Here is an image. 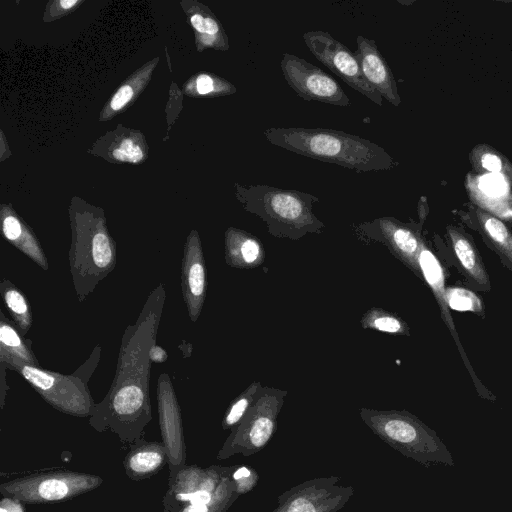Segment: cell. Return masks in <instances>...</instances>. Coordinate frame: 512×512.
<instances>
[{
    "instance_id": "cell-30",
    "label": "cell",
    "mask_w": 512,
    "mask_h": 512,
    "mask_svg": "<svg viewBox=\"0 0 512 512\" xmlns=\"http://www.w3.org/2000/svg\"><path fill=\"white\" fill-rule=\"evenodd\" d=\"M232 478L236 483L239 495L251 491L259 480L258 473L253 468L242 465H235Z\"/></svg>"
},
{
    "instance_id": "cell-21",
    "label": "cell",
    "mask_w": 512,
    "mask_h": 512,
    "mask_svg": "<svg viewBox=\"0 0 512 512\" xmlns=\"http://www.w3.org/2000/svg\"><path fill=\"white\" fill-rule=\"evenodd\" d=\"M224 257L228 266L236 269H254L266 257L263 243L253 234L230 227L224 237Z\"/></svg>"
},
{
    "instance_id": "cell-11",
    "label": "cell",
    "mask_w": 512,
    "mask_h": 512,
    "mask_svg": "<svg viewBox=\"0 0 512 512\" xmlns=\"http://www.w3.org/2000/svg\"><path fill=\"white\" fill-rule=\"evenodd\" d=\"M339 481L337 476L306 480L280 494L271 512H338L354 495L352 486Z\"/></svg>"
},
{
    "instance_id": "cell-31",
    "label": "cell",
    "mask_w": 512,
    "mask_h": 512,
    "mask_svg": "<svg viewBox=\"0 0 512 512\" xmlns=\"http://www.w3.org/2000/svg\"><path fill=\"white\" fill-rule=\"evenodd\" d=\"M113 156L120 161L138 162L142 159L143 153L130 139H124L119 148L113 151Z\"/></svg>"
},
{
    "instance_id": "cell-36",
    "label": "cell",
    "mask_w": 512,
    "mask_h": 512,
    "mask_svg": "<svg viewBox=\"0 0 512 512\" xmlns=\"http://www.w3.org/2000/svg\"><path fill=\"white\" fill-rule=\"evenodd\" d=\"M76 3H77V0H61V1H60V5H61L64 9L71 8V7H72V6H74Z\"/></svg>"
},
{
    "instance_id": "cell-2",
    "label": "cell",
    "mask_w": 512,
    "mask_h": 512,
    "mask_svg": "<svg viewBox=\"0 0 512 512\" xmlns=\"http://www.w3.org/2000/svg\"><path fill=\"white\" fill-rule=\"evenodd\" d=\"M263 134L275 146L357 173L391 170L399 164L380 145L341 130L271 127L265 129Z\"/></svg>"
},
{
    "instance_id": "cell-14",
    "label": "cell",
    "mask_w": 512,
    "mask_h": 512,
    "mask_svg": "<svg viewBox=\"0 0 512 512\" xmlns=\"http://www.w3.org/2000/svg\"><path fill=\"white\" fill-rule=\"evenodd\" d=\"M418 264L422 276V281L426 283V285L430 288L440 310L441 318L447 326L450 334L452 335L458 351L461 355V358L464 362V365L469 372L474 387L478 393V395L486 400L495 401L496 396L481 382L480 378L476 375L472 364L468 360L467 354L464 350L463 345L461 344L460 338L458 336V332L454 321L452 319V315L450 312V308L447 302L446 297V286H445V270L432 251L430 245L427 240L424 242L418 257Z\"/></svg>"
},
{
    "instance_id": "cell-35",
    "label": "cell",
    "mask_w": 512,
    "mask_h": 512,
    "mask_svg": "<svg viewBox=\"0 0 512 512\" xmlns=\"http://www.w3.org/2000/svg\"><path fill=\"white\" fill-rule=\"evenodd\" d=\"M427 213H428V207H427V203H426V198L422 197L418 203V215H419L421 223H424Z\"/></svg>"
},
{
    "instance_id": "cell-29",
    "label": "cell",
    "mask_w": 512,
    "mask_h": 512,
    "mask_svg": "<svg viewBox=\"0 0 512 512\" xmlns=\"http://www.w3.org/2000/svg\"><path fill=\"white\" fill-rule=\"evenodd\" d=\"M446 297L450 309L470 311L484 317L481 298L473 291L458 286H446Z\"/></svg>"
},
{
    "instance_id": "cell-1",
    "label": "cell",
    "mask_w": 512,
    "mask_h": 512,
    "mask_svg": "<svg viewBox=\"0 0 512 512\" xmlns=\"http://www.w3.org/2000/svg\"><path fill=\"white\" fill-rule=\"evenodd\" d=\"M165 297L160 284L148 296L136 322L126 328L113 382L88 419L94 430H110L127 446L144 437L152 420L149 351L156 343Z\"/></svg>"
},
{
    "instance_id": "cell-34",
    "label": "cell",
    "mask_w": 512,
    "mask_h": 512,
    "mask_svg": "<svg viewBox=\"0 0 512 512\" xmlns=\"http://www.w3.org/2000/svg\"><path fill=\"white\" fill-rule=\"evenodd\" d=\"M149 357L152 363H163L167 360L166 351L156 343L150 348Z\"/></svg>"
},
{
    "instance_id": "cell-6",
    "label": "cell",
    "mask_w": 512,
    "mask_h": 512,
    "mask_svg": "<svg viewBox=\"0 0 512 512\" xmlns=\"http://www.w3.org/2000/svg\"><path fill=\"white\" fill-rule=\"evenodd\" d=\"M99 475L55 469L17 477L0 484L2 496L19 499L25 504H50L67 501L97 489Z\"/></svg>"
},
{
    "instance_id": "cell-4",
    "label": "cell",
    "mask_w": 512,
    "mask_h": 512,
    "mask_svg": "<svg viewBox=\"0 0 512 512\" xmlns=\"http://www.w3.org/2000/svg\"><path fill=\"white\" fill-rule=\"evenodd\" d=\"M364 424L384 443L419 464L455 466L447 446L437 433L407 410L360 408Z\"/></svg>"
},
{
    "instance_id": "cell-16",
    "label": "cell",
    "mask_w": 512,
    "mask_h": 512,
    "mask_svg": "<svg viewBox=\"0 0 512 512\" xmlns=\"http://www.w3.org/2000/svg\"><path fill=\"white\" fill-rule=\"evenodd\" d=\"M206 287L203 249L198 234L193 231L184 246L181 262V290L192 322H196L201 314L206 297Z\"/></svg>"
},
{
    "instance_id": "cell-18",
    "label": "cell",
    "mask_w": 512,
    "mask_h": 512,
    "mask_svg": "<svg viewBox=\"0 0 512 512\" xmlns=\"http://www.w3.org/2000/svg\"><path fill=\"white\" fill-rule=\"evenodd\" d=\"M465 189L471 202L506 220L512 218V187L502 177L492 174L467 173Z\"/></svg>"
},
{
    "instance_id": "cell-22",
    "label": "cell",
    "mask_w": 512,
    "mask_h": 512,
    "mask_svg": "<svg viewBox=\"0 0 512 512\" xmlns=\"http://www.w3.org/2000/svg\"><path fill=\"white\" fill-rule=\"evenodd\" d=\"M0 362L8 369L18 363L39 366L30 340L23 339L22 334L11 321L0 312Z\"/></svg>"
},
{
    "instance_id": "cell-26",
    "label": "cell",
    "mask_w": 512,
    "mask_h": 512,
    "mask_svg": "<svg viewBox=\"0 0 512 512\" xmlns=\"http://www.w3.org/2000/svg\"><path fill=\"white\" fill-rule=\"evenodd\" d=\"M361 327L390 335L410 336L407 322L398 314L380 307L369 308L361 317Z\"/></svg>"
},
{
    "instance_id": "cell-27",
    "label": "cell",
    "mask_w": 512,
    "mask_h": 512,
    "mask_svg": "<svg viewBox=\"0 0 512 512\" xmlns=\"http://www.w3.org/2000/svg\"><path fill=\"white\" fill-rule=\"evenodd\" d=\"M263 387L261 382L253 381L243 392L233 399L221 422L223 430L233 429L242 420L260 396Z\"/></svg>"
},
{
    "instance_id": "cell-17",
    "label": "cell",
    "mask_w": 512,
    "mask_h": 512,
    "mask_svg": "<svg viewBox=\"0 0 512 512\" xmlns=\"http://www.w3.org/2000/svg\"><path fill=\"white\" fill-rule=\"evenodd\" d=\"M356 45L354 54L364 78L390 104L398 107L401 104V98L395 77L375 40L359 35L356 38Z\"/></svg>"
},
{
    "instance_id": "cell-13",
    "label": "cell",
    "mask_w": 512,
    "mask_h": 512,
    "mask_svg": "<svg viewBox=\"0 0 512 512\" xmlns=\"http://www.w3.org/2000/svg\"><path fill=\"white\" fill-rule=\"evenodd\" d=\"M157 405L162 442L168 456V481H171L187 464L181 410L167 373H162L157 381Z\"/></svg>"
},
{
    "instance_id": "cell-10",
    "label": "cell",
    "mask_w": 512,
    "mask_h": 512,
    "mask_svg": "<svg viewBox=\"0 0 512 512\" xmlns=\"http://www.w3.org/2000/svg\"><path fill=\"white\" fill-rule=\"evenodd\" d=\"M303 40L312 55L352 89L374 104L382 105V96L364 78L359 62L347 46L321 30L307 31Z\"/></svg>"
},
{
    "instance_id": "cell-28",
    "label": "cell",
    "mask_w": 512,
    "mask_h": 512,
    "mask_svg": "<svg viewBox=\"0 0 512 512\" xmlns=\"http://www.w3.org/2000/svg\"><path fill=\"white\" fill-rule=\"evenodd\" d=\"M239 496L236 483L231 478L211 500L187 504L177 512H227Z\"/></svg>"
},
{
    "instance_id": "cell-7",
    "label": "cell",
    "mask_w": 512,
    "mask_h": 512,
    "mask_svg": "<svg viewBox=\"0 0 512 512\" xmlns=\"http://www.w3.org/2000/svg\"><path fill=\"white\" fill-rule=\"evenodd\" d=\"M287 391L265 386L254 405L230 434L217 454L225 460L240 454L252 456L262 450L277 429V418L284 405Z\"/></svg>"
},
{
    "instance_id": "cell-19",
    "label": "cell",
    "mask_w": 512,
    "mask_h": 512,
    "mask_svg": "<svg viewBox=\"0 0 512 512\" xmlns=\"http://www.w3.org/2000/svg\"><path fill=\"white\" fill-rule=\"evenodd\" d=\"M467 217L469 225L512 274V229L501 218L476 205L469 207Z\"/></svg>"
},
{
    "instance_id": "cell-15",
    "label": "cell",
    "mask_w": 512,
    "mask_h": 512,
    "mask_svg": "<svg viewBox=\"0 0 512 512\" xmlns=\"http://www.w3.org/2000/svg\"><path fill=\"white\" fill-rule=\"evenodd\" d=\"M448 255L474 292H489L491 281L472 236L459 225L445 228Z\"/></svg>"
},
{
    "instance_id": "cell-9",
    "label": "cell",
    "mask_w": 512,
    "mask_h": 512,
    "mask_svg": "<svg viewBox=\"0 0 512 512\" xmlns=\"http://www.w3.org/2000/svg\"><path fill=\"white\" fill-rule=\"evenodd\" d=\"M235 465H186L180 469L171 481L162 498L163 512H177L191 503L211 500L221 487L232 478Z\"/></svg>"
},
{
    "instance_id": "cell-23",
    "label": "cell",
    "mask_w": 512,
    "mask_h": 512,
    "mask_svg": "<svg viewBox=\"0 0 512 512\" xmlns=\"http://www.w3.org/2000/svg\"><path fill=\"white\" fill-rule=\"evenodd\" d=\"M2 232L4 237L18 250L43 270H48V260L40 243L15 216L7 215L3 218Z\"/></svg>"
},
{
    "instance_id": "cell-20",
    "label": "cell",
    "mask_w": 512,
    "mask_h": 512,
    "mask_svg": "<svg viewBox=\"0 0 512 512\" xmlns=\"http://www.w3.org/2000/svg\"><path fill=\"white\" fill-rule=\"evenodd\" d=\"M128 448L123 468L132 481L147 480L168 464L167 451L162 441H148L143 437Z\"/></svg>"
},
{
    "instance_id": "cell-25",
    "label": "cell",
    "mask_w": 512,
    "mask_h": 512,
    "mask_svg": "<svg viewBox=\"0 0 512 512\" xmlns=\"http://www.w3.org/2000/svg\"><path fill=\"white\" fill-rule=\"evenodd\" d=\"M0 292L3 302L17 325L21 334L24 335L32 326L33 318L30 305L25 295L8 279H2Z\"/></svg>"
},
{
    "instance_id": "cell-32",
    "label": "cell",
    "mask_w": 512,
    "mask_h": 512,
    "mask_svg": "<svg viewBox=\"0 0 512 512\" xmlns=\"http://www.w3.org/2000/svg\"><path fill=\"white\" fill-rule=\"evenodd\" d=\"M133 90L130 86H122L114 95L111 100V107L113 110H118L123 107L132 97Z\"/></svg>"
},
{
    "instance_id": "cell-5",
    "label": "cell",
    "mask_w": 512,
    "mask_h": 512,
    "mask_svg": "<svg viewBox=\"0 0 512 512\" xmlns=\"http://www.w3.org/2000/svg\"><path fill=\"white\" fill-rule=\"evenodd\" d=\"M98 360L92 364L84 363L79 372L64 375L45 370L40 366L18 363L8 369L17 371L54 409L75 417H90L94 403L87 386V381L96 367Z\"/></svg>"
},
{
    "instance_id": "cell-3",
    "label": "cell",
    "mask_w": 512,
    "mask_h": 512,
    "mask_svg": "<svg viewBox=\"0 0 512 512\" xmlns=\"http://www.w3.org/2000/svg\"><path fill=\"white\" fill-rule=\"evenodd\" d=\"M236 196L245 211L265 222L273 237L299 240L325 228L313 212V204L319 202L313 194L267 184H236Z\"/></svg>"
},
{
    "instance_id": "cell-24",
    "label": "cell",
    "mask_w": 512,
    "mask_h": 512,
    "mask_svg": "<svg viewBox=\"0 0 512 512\" xmlns=\"http://www.w3.org/2000/svg\"><path fill=\"white\" fill-rule=\"evenodd\" d=\"M469 162L475 173L500 176L512 187V162L491 145H475L469 153Z\"/></svg>"
},
{
    "instance_id": "cell-37",
    "label": "cell",
    "mask_w": 512,
    "mask_h": 512,
    "mask_svg": "<svg viewBox=\"0 0 512 512\" xmlns=\"http://www.w3.org/2000/svg\"><path fill=\"white\" fill-rule=\"evenodd\" d=\"M508 226L512 229V218L511 219H508L507 221H505Z\"/></svg>"
},
{
    "instance_id": "cell-33",
    "label": "cell",
    "mask_w": 512,
    "mask_h": 512,
    "mask_svg": "<svg viewBox=\"0 0 512 512\" xmlns=\"http://www.w3.org/2000/svg\"><path fill=\"white\" fill-rule=\"evenodd\" d=\"M0 512H26L25 503L19 499L2 496Z\"/></svg>"
},
{
    "instance_id": "cell-8",
    "label": "cell",
    "mask_w": 512,
    "mask_h": 512,
    "mask_svg": "<svg viewBox=\"0 0 512 512\" xmlns=\"http://www.w3.org/2000/svg\"><path fill=\"white\" fill-rule=\"evenodd\" d=\"M423 223L402 222L392 216H384L357 224L354 228L358 240L386 246L389 252L422 280L418 257L426 241L422 234Z\"/></svg>"
},
{
    "instance_id": "cell-12",
    "label": "cell",
    "mask_w": 512,
    "mask_h": 512,
    "mask_svg": "<svg viewBox=\"0 0 512 512\" xmlns=\"http://www.w3.org/2000/svg\"><path fill=\"white\" fill-rule=\"evenodd\" d=\"M280 67L287 84L300 98L335 106H350V99L339 83L305 59L283 53Z\"/></svg>"
}]
</instances>
